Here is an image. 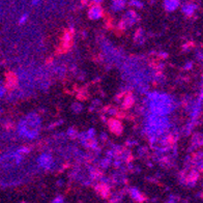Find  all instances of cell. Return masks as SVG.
Returning <instances> with one entry per match:
<instances>
[{"mask_svg": "<svg viewBox=\"0 0 203 203\" xmlns=\"http://www.w3.org/2000/svg\"><path fill=\"white\" fill-rule=\"evenodd\" d=\"M165 3L168 8H174L178 5V0H165Z\"/></svg>", "mask_w": 203, "mask_h": 203, "instance_id": "6da1fadb", "label": "cell"}]
</instances>
